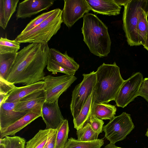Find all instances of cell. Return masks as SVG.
I'll list each match as a JSON object with an SVG mask.
<instances>
[{
    "mask_svg": "<svg viewBox=\"0 0 148 148\" xmlns=\"http://www.w3.org/2000/svg\"><path fill=\"white\" fill-rule=\"evenodd\" d=\"M54 148H64L67 141L69 127L67 119L62 121L58 127Z\"/></svg>",
    "mask_w": 148,
    "mask_h": 148,
    "instance_id": "484cf974",
    "label": "cell"
},
{
    "mask_svg": "<svg viewBox=\"0 0 148 148\" xmlns=\"http://www.w3.org/2000/svg\"><path fill=\"white\" fill-rule=\"evenodd\" d=\"M134 128L130 115L124 112L110 120L103 126V131L110 143L115 144L125 139Z\"/></svg>",
    "mask_w": 148,
    "mask_h": 148,
    "instance_id": "52a82bcc",
    "label": "cell"
},
{
    "mask_svg": "<svg viewBox=\"0 0 148 148\" xmlns=\"http://www.w3.org/2000/svg\"><path fill=\"white\" fill-rule=\"evenodd\" d=\"M94 101L93 91L83 106L79 114L73 119L74 127L77 130L88 123L91 116L92 107Z\"/></svg>",
    "mask_w": 148,
    "mask_h": 148,
    "instance_id": "44dd1931",
    "label": "cell"
},
{
    "mask_svg": "<svg viewBox=\"0 0 148 148\" xmlns=\"http://www.w3.org/2000/svg\"><path fill=\"white\" fill-rule=\"evenodd\" d=\"M145 48L148 51V29L147 31L146 39L145 44L143 45Z\"/></svg>",
    "mask_w": 148,
    "mask_h": 148,
    "instance_id": "60d3db41",
    "label": "cell"
},
{
    "mask_svg": "<svg viewBox=\"0 0 148 148\" xmlns=\"http://www.w3.org/2000/svg\"><path fill=\"white\" fill-rule=\"evenodd\" d=\"M57 134V130H53L49 136L43 148H54Z\"/></svg>",
    "mask_w": 148,
    "mask_h": 148,
    "instance_id": "e575fe53",
    "label": "cell"
},
{
    "mask_svg": "<svg viewBox=\"0 0 148 148\" xmlns=\"http://www.w3.org/2000/svg\"><path fill=\"white\" fill-rule=\"evenodd\" d=\"M142 9L148 16V0H143L141 6Z\"/></svg>",
    "mask_w": 148,
    "mask_h": 148,
    "instance_id": "8d00e7d4",
    "label": "cell"
},
{
    "mask_svg": "<svg viewBox=\"0 0 148 148\" xmlns=\"http://www.w3.org/2000/svg\"><path fill=\"white\" fill-rule=\"evenodd\" d=\"M82 81L75 87L72 92L70 109L73 119L79 114L83 106L94 91L96 82V74L93 71L83 74Z\"/></svg>",
    "mask_w": 148,
    "mask_h": 148,
    "instance_id": "5b68a950",
    "label": "cell"
},
{
    "mask_svg": "<svg viewBox=\"0 0 148 148\" xmlns=\"http://www.w3.org/2000/svg\"><path fill=\"white\" fill-rule=\"evenodd\" d=\"M145 135L148 137V129Z\"/></svg>",
    "mask_w": 148,
    "mask_h": 148,
    "instance_id": "b9f144b4",
    "label": "cell"
},
{
    "mask_svg": "<svg viewBox=\"0 0 148 148\" xmlns=\"http://www.w3.org/2000/svg\"><path fill=\"white\" fill-rule=\"evenodd\" d=\"M12 148H25L26 140L18 136H10Z\"/></svg>",
    "mask_w": 148,
    "mask_h": 148,
    "instance_id": "d6a6232c",
    "label": "cell"
},
{
    "mask_svg": "<svg viewBox=\"0 0 148 148\" xmlns=\"http://www.w3.org/2000/svg\"><path fill=\"white\" fill-rule=\"evenodd\" d=\"M104 148H123L116 146L114 144L110 143L105 146Z\"/></svg>",
    "mask_w": 148,
    "mask_h": 148,
    "instance_id": "ab89813d",
    "label": "cell"
},
{
    "mask_svg": "<svg viewBox=\"0 0 148 148\" xmlns=\"http://www.w3.org/2000/svg\"><path fill=\"white\" fill-rule=\"evenodd\" d=\"M53 129L40 130L26 142L25 148H43Z\"/></svg>",
    "mask_w": 148,
    "mask_h": 148,
    "instance_id": "7402d4cb",
    "label": "cell"
},
{
    "mask_svg": "<svg viewBox=\"0 0 148 148\" xmlns=\"http://www.w3.org/2000/svg\"><path fill=\"white\" fill-rule=\"evenodd\" d=\"M95 73L94 102L97 103H108L115 101L125 81L121 76L119 67L115 62L112 64L103 63L98 67Z\"/></svg>",
    "mask_w": 148,
    "mask_h": 148,
    "instance_id": "3957f363",
    "label": "cell"
},
{
    "mask_svg": "<svg viewBox=\"0 0 148 148\" xmlns=\"http://www.w3.org/2000/svg\"><path fill=\"white\" fill-rule=\"evenodd\" d=\"M62 10L56 8L55 12L39 25L24 33H20L15 39L19 43H47L58 32L63 22Z\"/></svg>",
    "mask_w": 148,
    "mask_h": 148,
    "instance_id": "277c9868",
    "label": "cell"
},
{
    "mask_svg": "<svg viewBox=\"0 0 148 148\" xmlns=\"http://www.w3.org/2000/svg\"><path fill=\"white\" fill-rule=\"evenodd\" d=\"M0 148H12L10 136H6L0 138Z\"/></svg>",
    "mask_w": 148,
    "mask_h": 148,
    "instance_id": "d590c367",
    "label": "cell"
},
{
    "mask_svg": "<svg viewBox=\"0 0 148 148\" xmlns=\"http://www.w3.org/2000/svg\"><path fill=\"white\" fill-rule=\"evenodd\" d=\"M49 48L47 43H32L17 53L6 80L27 86L44 80Z\"/></svg>",
    "mask_w": 148,
    "mask_h": 148,
    "instance_id": "6da1fadb",
    "label": "cell"
},
{
    "mask_svg": "<svg viewBox=\"0 0 148 148\" xmlns=\"http://www.w3.org/2000/svg\"><path fill=\"white\" fill-rule=\"evenodd\" d=\"M77 140L82 141H91L98 139V135L89 123L77 131Z\"/></svg>",
    "mask_w": 148,
    "mask_h": 148,
    "instance_id": "83f0119b",
    "label": "cell"
},
{
    "mask_svg": "<svg viewBox=\"0 0 148 148\" xmlns=\"http://www.w3.org/2000/svg\"><path fill=\"white\" fill-rule=\"evenodd\" d=\"M147 17L141 7H140L138 14L137 30L139 42L143 46L145 43L148 29Z\"/></svg>",
    "mask_w": 148,
    "mask_h": 148,
    "instance_id": "cb8c5ba5",
    "label": "cell"
},
{
    "mask_svg": "<svg viewBox=\"0 0 148 148\" xmlns=\"http://www.w3.org/2000/svg\"><path fill=\"white\" fill-rule=\"evenodd\" d=\"M41 117V113L31 111L7 127L0 131V138L8 136H14L32 122L39 117Z\"/></svg>",
    "mask_w": 148,
    "mask_h": 148,
    "instance_id": "2e32d148",
    "label": "cell"
},
{
    "mask_svg": "<svg viewBox=\"0 0 148 148\" xmlns=\"http://www.w3.org/2000/svg\"><path fill=\"white\" fill-rule=\"evenodd\" d=\"M41 117L46 124L45 129L56 130L64 120L58 104V100L54 102H45L41 111Z\"/></svg>",
    "mask_w": 148,
    "mask_h": 148,
    "instance_id": "4fadbf2b",
    "label": "cell"
},
{
    "mask_svg": "<svg viewBox=\"0 0 148 148\" xmlns=\"http://www.w3.org/2000/svg\"><path fill=\"white\" fill-rule=\"evenodd\" d=\"M46 97V92L44 89L35 91L21 99L16 106L14 110L26 113L31 111L41 113Z\"/></svg>",
    "mask_w": 148,
    "mask_h": 148,
    "instance_id": "8fae6325",
    "label": "cell"
},
{
    "mask_svg": "<svg viewBox=\"0 0 148 148\" xmlns=\"http://www.w3.org/2000/svg\"><path fill=\"white\" fill-rule=\"evenodd\" d=\"M53 0H25L19 3L16 14V19L30 18L52 6Z\"/></svg>",
    "mask_w": 148,
    "mask_h": 148,
    "instance_id": "7c38bea8",
    "label": "cell"
},
{
    "mask_svg": "<svg viewBox=\"0 0 148 148\" xmlns=\"http://www.w3.org/2000/svg\"><path fill=\"white\" fill-rule=\"evenodd\" d=\"M18 101H5L0 106V131L10 126L27 113L15 111Z\"/></svg>",
    "mask_w": 148,
    "mask_h": 148,
    "instance_id": "5bb4252c",
    "label": "cell"
},
{
    "mask_svg": "<svg viewBox=\"0 0 148 148\" xmlns=\"http://www.w3.org/2000/svg\"><path fill=\"white\" fill-rule=\"evenodd\" d=\"M56 10L55 9L38 16L31 20L21 33H26L39 25L53 13Z\"/></svg>",
    "mask_w": 148,
    "mask_h": 148,
    "instance_id": "f546056e",
    "label": "cell"
},
{
    "mask_svg": "<svg viewBox=\"0 0 148 148\" xmlns=\"http://www.w3.org/2000/svg\"><path fill=\"white\" fill-rule=\"evenodd\" d=\"M47 68V70L56 74L60 72L70 76H74L76 71L68 69L48 57Z\"/></svg>",
    "mask_w": 148,
    "mask_h": 148,
    "instance_id": "f1b7e54d",
    "label": "cell"
},
{
    "mask_svg": "<svg viewBox=\"0 0 148 148\" xmlns=\"http://www.w3.org/2000/svg\"><path fill=\"white\" fill-rule=\"evenodd\" d=\"M48 57L63 66L77 71L79 65L74 58L68 55L67 51L62 53L54 48H49Z\"/></svg>",
    "mask_w": 148,
    "mask_h": 148,
    "instance_id": "d6986e66",
    "label": "cell"
},
{
    "mask_svg": "<svg viewBox=\"0 0 148 148\" xmlns=\"http://www.w3.org/2000/svg\"><path fill=\"white\" fill-rule=\"evenodd\" d=\"M8 97V95L0 93V106L5 101Z\"/></svg>",
    "mask_w": 148,
    "mask_h": 148,
    "instance_id": "f35d334b",
    "label": "cell"
},
{
    "mask_svg": "<svg viewBox=\"0 0 148 148\" xmlns=\"http://www.w3.org/2000/svg\"><path fill=\"white\" fill-rule=\"evenodd\" d=\"M17 53L0 54V78L6 79L15 61Z\"/></svg>",
    "mask_w": 148,
    "mask_h": 148,
    "instance_id": "d4e9b609",
    "label": "cell"
},
{
    "mask_svg": "<svg viewBox=\"0 0 148 148\" xmlns=\"http://www.w3.org/2000/svg\"><path fill=\"white\" fill-rule=\"evenodd\" d=\"M77 79L74 76L64 75L54 77L48 75L45 77L44 81L46 84V102H54L66 91Z\"/></svg>",
    "mask_w": 148,
    "mask_h": 148,
    "instance_id": "ba28073f",
    "label": "cell"
},
{
    "mask_svg": "<svg viewBox=\"0 0 148 148\" xmlns=\"http://www.w3.org/2000/svg\"><path fill=\"white\" fill-rule=\"evenodd\" d=\"M16 87L14 84L0 78V93L8 95Z\"/></svg>",
    "mask_w": 148,
    "mask_h": 148,
    "instance_id": "1f68e13d",
    "label": "cell"
},
{
    "mask_svg": "<svg viewBox=\"0 0 148 148\" xmlns=\"http://www.w3.org/2000/svg\"><path fill=\"white\" fill-rule=\"evenodd\" d=\"M138 96L142 97L148 102V78L143 79L140 87Z\"/></svg>",
    "mask_w": 148,
    "mask_h": 148,
    "instance_id": "836d02e7",
    "label": "cell"
},
{
    "mask_svg": "<svg viewBox=\"0 0 148 148\" xmlns=\"http://www.w3.org/2000/svg\"><path fill=\"white\" fill-rule=\"evenodd\" d=\"M143 0H130L124 6L123 20V28L127 42L131 46L141 45L137 30L138 14Z\"/></svg>",
    "mask_w": 148,
    "mask_h": 148,
    "instance_id": "8992f818",
    "label": "cell"
},
{
    "mask_svg": "<svg viewBox=\"0 0 148 148\" xmlns=\"http://www.w3.org/2000/svg\"><path fill=\"white\" fill-rule=\"evenodd\" d=\"M116 108L115 106L108 103H92L91 115H94L99 119L111 120L115 116Z\"/></svg>",
    "mask_w": 148,
    "mask_h": 148,
    "instance_id": "ffe728a7",
    "label": "cell"
},
{
    "mask_svg": "<svg viewBox=\"0 0 148 148\" xmlns=\"http://www.w3.org/2000/svg\"><path fill=\"white\" fill-rule=\"evenodd\" d=\"M19 0H0V26L5 29L16 11Z\"/></svg>",
    "mask_w": 148,
    "mask_h": 148,
    "instance_id": "ac0fdd59",
    "label": "cell"
},
{
    "mask_svg": "<svg viewBox=\"0 0 148 148\" xmlns=\"http://www.w3.org/2000/svg\"><path fill=\"white\" fill-rule=\"evenodd\" d=\"M143 79L142 74L138 72L125 80L115 100L117 106L124 108L138 96Z\"/></svg>",
    "mask_w": 148,
    "mask_h": 148,
    "instance_id": "9c48e42d",
    "label": "cell"
},
{
    "mask_svg": "<svg viewBox=\"0 0 148 148\" xmlns=\"http://www.w3.org/2000/svg\"><path fill=\"white\" fill-rule=\"evenodd\" d=\"M91 10L95 13L108 16H116L120 13L121 7L114 0H86Z\"/></svg>",
    "mask_w": 148,
    "mask_h": 148,
    "instance_id": "9a60e30c",
    "label": "cell"
},
{
    "mask_svg": "<svg viewBox=\"0 0 148 148\" xmlns=\"http://www.w3.org/2000/svg\"><path fill=\"white\" fill-rule=\"evenodd\" d=\"M20 43L6 37L0 39V54L16 53L20 48Z\"/></svg>",
    "mask_w": 148,
    "mask_h": 148,
    "instance_id": "4316f807",
    "label": "cell"
},
{
    "mask_svg": "<svg viewBox=\"0 0 148 148\" xmlns=\"http://www.w3.org/2000/svg\"><path fill=\"white\" fill-rule=\"evenodd\" d=\"M114 1L119 6H125L130 0H114Z\"/></svg>",
    "mask_w": 148,
    "mask_h": 148,
    "instance_id": "74e56055",
    "label": "cell"
},
{
    "mask_svg": "<svg viewBox=\"0 0 148 148\" xmlns=\"http://www.w3.org/2000/svg\"><path fill=\"white\" fill-rule=\"evenodd\" d=\"M64 2L62 18L69 28L91 10L86 0H64Z\"/></svg>",
    "mask_w": 148,
    "mask_h": 148,
    "instance_id": "30bf717a",
    "label": "cell"
},
{
    "mask_svg": "<svg viewBox=\"0 0 148 148\" xmlns=\"http://www.w3.org/2000/svg\"><path fill=\"white\" fill-rule=\"evenodd\" d=\"M46 84L41 81L33 84L23 86L16 87L8 95L5 101L12 102L18 101L22 98L35 91L45 89Z\"/></svg>",
    "mask_w": 148,
    "mask_h": 148,
    "instance_id": "e0dca14e",
    "label": "cell"
},
{
    "mask_svg": "<svg viewBox=\"0 0 148 148\" xmlns=\"http://www.w3.org/2000/svg\"><path fill=\"white\" fill-rule=\"evenodd\" d=\"M92 128L98 135L103 131V121L95 116L92 115L88 122Z\"/></svg>",
    "mask_w": 148,
    "mask_h": 148,
    "instance_id": "4dcf8cb0",
    "label": "cell"
},
{
    "mask_svg": "<svg viewBox=\"0 0 148 148\" xmlns=\"http://www.w3.org/2000/svg\"><path fill=\"white\" fill-rule=\"evenodd\" d=\"M103 139L91 141H82L71 137L68 139L64 148H101L103 145Z\"/></svg>",
    "mask_w": 148,
    "mask_h": 148,
    "instance_id": "603a6c76",
    "label": "cell"
},
{
    "mask_svg": "<svg viewBox=\"0 0 148 148\" xmlns=\"http://www.w3.org/2000/svg\"><path fill=\"white\" fill-rule=\"evenodd\" d=\"M81 28L83 41L90 52L100 58L110 52L111 42L106 25L96 15L85 14Z\"/></svg>",
    "mask_w": 148,
    "mask_h": 148,
    "instance_id": "7a4b0ae2",
    "label": "cell"
}]
</instances>
